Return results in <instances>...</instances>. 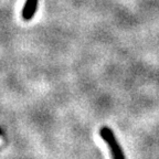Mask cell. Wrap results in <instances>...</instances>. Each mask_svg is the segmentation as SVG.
<instances>
[{
  "mask_svg": "<svg viewBox=\"0 0 159 159\" xmlns=\"http://www.w3.org/2000/svg\"><path fill=\"white\" fill-rule=\"evenodd\" d=\"M99 135L108 146L109 150H111V155H112V159H126L122 147L117 142V138L115 137L112 129L106 126L102 127L99 129Z\"/></svg>",
  "mask_w": 159,
  "mask_h": 159,
  "instance_id": "6da1fadb",
  "label": "cell"
},
{
  "mask_svg": "<svg viewBox=\"0 0 159 159\" xmlns=\"http://www.w3.org/2000/svg\"><path fill=\"white\" fill-rule=\"evenodd\" d=\"M38 3L39 0H25V3L22 9V18L25 21H29L33 18L38 9Z\"/></svg>",
  "mask_w": 159,
  "mask_h": 159,
  "instance_id": "7a4b0ae2",
  "label": "cell"
},
{
  "mask_svg": "<svg viewBox=\"0 0 159 159\" xmlns=\"http://www.w3.org/2000/svg\"><path fill=\"white\" fill-rule=\"evenodd\" d=\"M3 134V130H2V128L0 127V135H2Z\"/></svg>",
  "mask_w": 159,
  "mask_h": 159,
  "instance_id": "3957f363",
  "label": "cell"
}]
</instances>
